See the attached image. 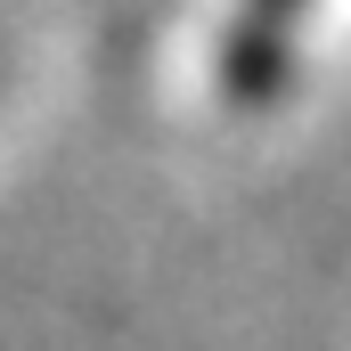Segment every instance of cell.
<instances>
[{"mask_svg":"<svg viewBox=\"0 0 351 351\" xmlns=\"http://www.w3.org/2000/svg\"><path fill=\"white\" fill-rule=\"evenodd\" d=\"M351 58V0H180V74L204 114L254 123Z\"/></svg>","mask_w":351,"mask_h":351,"instance_id":"cell-1","label":"cell"}]
</instances>
